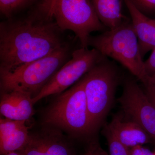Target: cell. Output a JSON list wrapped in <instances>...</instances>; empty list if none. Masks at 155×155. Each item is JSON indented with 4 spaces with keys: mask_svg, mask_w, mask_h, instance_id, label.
I'll return each mask as SVG.
<instances>
[{
    "mask_svg": "<svg viewBox=\"0 0 155 155\" xmlns=\"http://www.w3.org/2000/svg\"><path fill=\"white\" fill-rule=\"evenodd\" d=\"M54 0H40L28 11L0 22V72L47 55L69 41L56 22Z\"/></svg>",
    "mask_w": 155,
    "mask_h": 155,
    "instance_id": "obj_1",
    "label": "cell"
},
{
    "mask_svg": "<svg viewBox=\"0 0 155 155\" xmlns=\"http://www.w3.org/2000/svg\"><path fill=\"white\" fill-rule=\"evenodd\" d=\"M103 134L107 142L109 155H130V149L122 144L116 138L107 124L104 126Z\"/></svg>",
    "mask_w": 155,
    "mask_h": 155,
    "instance_id": "obj_16",
    "label": "cell"
},
{
    "mask_svg": "<svg viewBox=\"0 0 155 155\" xmlns=\"http://www.w3.org/2000/svg\"><path fill=\"white\" fill-rule=\"evenodd\" d=\"M129 149L130 155H155L154 153L143 145H138Z\"/></svg>",
    "mask_w": 155,
    "mask_h": 155,
    "instance_id": "obj_20",
    "label": "cell"
},
{
    "mask_svg": "<svg viewBox=\"0 0 155 155\" xmlns=\"http://www.w3.org/2000/svg\"><path fill=\"white\" fill-rule=\"evenodd\" d=\"M40 125L30 131L27 143L19 150L23 155H78L76 142L59 129Z\"/></svg>",
    "mask_w": 155,
    "mask_h": 155,
    "instance_id": "obj_9",
    "label": "cell"
},
{
    "mask_svg": "<svg viewBox=\"0 0 155 155\" xmlns=\"http://www.w3.org/2000/svg\"><path fill=\"white\" fill-rule=\"evenodd\" d=\"M103 55L94 48H79L57 72L38 94L32 98L34 104L42 99L61 93L82 78L96 64Z\"/></svg>",
    "mask_w": 155,
    "mask_h": 155,
    "instance_id": "obj_7",
    "label": "cell"
},
{
    "mask_svg": "<svg viewBox=\"0 0 155 155\" xmlns=\"http://www.w3.org/2000/svg\"><path fill=\"white\" fill-rule=\"evenodd\" d=\"M88 46L103 55L118 61L143 84L149 97L153 94L155 82L147 74L140 50L138 39L131 21L127 20L119 27L108 29L91 36Z\"/></svg>",
    "mask_w": 155,
    "mask_h": 155,
    "instance_id": "obj_3",
    "label": "cell"
},
{
    "mask_svg": "<svg viewBox=\"0 0 155 155\" xmlns=\"http://www.w3.org/2000/svg\"><path fill=\"white\" fill-rule=\"evenodd\" d=\"M27 122L1 118V155L20 150L24 147L28 141L30 133V127L26 125Z\"/></svg>",
    "mask_w": 155,
    "mask_h": 155,
    "instance_id": "obj_12",
    "label": "cell"
},
{
    "mask_svg": "<svg viewBox=\"0 0 155 155\" xmlns=\"http://www.w3.org/2000/svg\"><path fill=\"white\" fill-rule=\"evenodd\" d=\"M40 0H0V14L8 19L28 11Z\"/></svg>",
    "mask_w": 155,
    "mask_h": 155,
    "instance_id": "obj_15",
    "label": "cell"
},
{
    "mask_svg": "<svg viewBox=\"0 0 155 155\" xmlns=\"http://www.w3.org/2000/svg\"><path fill=\"white\" fill-rule=\"evenodd\" d=\"M134 6L147 17L155 16V0H129Z\"/></svg>",
    "mask_w": 155,
    "mask_h": 155,
    "instance_id": "obj_17",
    "label": "cell"
},
{
    "mask_svg": "<svg viewBox=\"0 0 155 155\" xmlns=\"http://www.w3.org/2000/svg\"><path fill=\"white\" fill-rule=\"evenodd\" d=\"M53 14L62 30L75 34L81 48H88L92 32L108 30L99 19L92 0H54Z\"/></svg>",
    "mask_w": 155,
    "mask_h": 155,
    "instance_id": "obj_6",
    "label": "cell"
},
{
    "mask_svg": "<svg viewBox=\"0 0 155 155\" xmlns=\"http://www.w3.org/2000/svg\"><path fill=\"white\" fill-rule=\"evenodd\" d=\"M154 153V154H155V151Z\"/></svg>",
    "mask_w": 155,
    "mask_h": 155,
    "instance_id": "obj_23",
    "label": "cell"
},
{
    "mask_svg": "<svg viewBox=\"0 0 155 155\" xmlns=\"http://www.w3.org/2000/svg\"><path fill=\"white\" fill-rule=\"evenodd\" d=\"M54 95L42 114L40 125L59 129L76 143L98 140L92 133L83 77Z\"/></svg>",
    "mask_w": 155,
    "mask_h": 155,
    "instance_id": "obj_2",
    "label": "cell"
},
{
    "mask_svg": "<svg viewBox=\"0 0 155 155\" xmlns=\"http://www.w3.org/2000/svg\"><path fill=\"white\" fill-rule=\"evenodd\" d=\"M131 22L138 39L143 58L155 48V19L147 17L139 11L129 0H124Z\"/></svg>",
    "mask_w": 155,
    "mask_h": 155,
    "instance_id": "obj_13",
    "label": "cell"
},
{
    "mask_svg": "<svg viewBox=\"0 0 155 155\" xmlns=\"http://www.w3.org/2000/svg\"><path fill=\"white\" fill-rule=\"evenodd\" d=\"M0 113L7 119L28 121L35 114L32 94L20 90L2 91Z\"/></svg>",
    "mask_w": 155,
    "mask_h": 155,
    "instance_id": "obj_10",
    "label": "cell"
},
{
    "mask_svg": "<svg viewBox=\"0 0 155 155\" xmlns=\"http://www.w3.org/2000/svg\"><path fill=\"white\" fill-rule=\"evenodd\" d=\"M75 49L69 42L43 58L11 71L0 72V91L20 90L34 97L70 60Z\"/></svg>",
    "mask_w": 155,
    "mask_h": 155,
    "instance_id": "obj_5",
    "label": "cell"
},
{
    "mask_svg": "<svg viewBox=\"0 0 155 155\" xmlns=\"http://www.w3.org/2000/svg\"><path fill=\"white\" fill-rule=\"evenodd\" d=\"M83 78L92 133L98 139V132L113 106L120 73L116 64L103 55Z\"/></svg>",
    "mask_w": 155,
    "mask_h": 155,
    "instance_id": "obj_4",
    "label": "cell"
},
{
    "mask_svg": "<svg viewBox=\"0 0 155 155\" xmlns=\"http://www.w3.org/2000/svg\"><path fill=\"white\" fill-rule=\"evenodd\" d=\"M118 101L124 115L141 126L155 144V106L132 76L124 79Z\"/></svg>",
    "mask_w": 155,
    "mask_h": 155,
    "instance_id": "obj_8",
    "label": "cell"
},
{
    "mask_svg": "<svg viewBox=\"0 0 155 155\" xmlns=\"http://www.w3.org/2000/svg\"><path fill=\"white\" fill-rule=\"evenodd\" d=\"M5 155H23L20 151H16L8 153Z\"/></svg>",
    "mask_w": 155,
    "mask_h": 155,
    "instance_id": "obj_21",
    "label": "cell"
},
{
    "mask_svg": "<svg viewBox=\"0 0 155 155\" xmlns=\"http://www.w3.org/2000/svg\"><path fill=\"white\" fill-rule=\"evenodd\" d=\"M80 155H109L101 147L98 140L86 144L83 153Z\"/></svg>",
    "mask_w": 155,
    "mask_h": 155,
    "instance_id": "obj_18",
    "label": "cell"
},
{
    "mask_svg": "<svg viewBox=\"0 0 155 155\" xmlns=\"http://www.w3.org/2000/svg\"><path fill=\"white\" fill-rule=\"evenodd\" d=\"M107 125L116 138L128 148L154 144L152 139L141 126L124 114L114 116Z\"/></svg>",
    "mask_w": 155,
    "mask_h": 155,
    "instance_id": "obj_11",
    "label": "cell"
},
{
    "mask_svg": "<svg viewBox=\"0 0 155 155\" xmlns=\"http://www.w3.org/2000/svg\"><path fill=\"white\" fill-rule=\"evenodd\" d=\"M101 22L108 29L119 27L129 20L123 12L124 0H92Z\"/></svg>",
    "mask_w": 155,
    "mask_h": 155,
    "instance_id": "obj_14",
    "label": "cell"
},
{
    "mask_svg": "<svg viewBox=\"0 0 155 155\" xmlns=\"http://www.w3.org/2000/svg\"><path fill=\"white\" fill-rule=\"evenodd\" d=\"M150 100L151 101L155 106V91L153 95V97H152L151 98Z\"/></svg>",
    "mask_w": 155,
    "mask_h": 155,
    "instance_id": "obj_22",
    "label": "cell"
},
{
    "mask_svg": "<svg viewBox=\"0 0 155 155\" xmlns=\"http://www.w3.org/2000/svg\"><path fill=\"white\" fill-rule=\"evenodd\" d=\"M145 68L147 74L155 82V48L150 55L144 61Z\"/></svg>",
    "mask_w": 155,
    "mask_h": 155,
    "instance_id": "obj_19",
    "label": "cell"
}]
</instances>
